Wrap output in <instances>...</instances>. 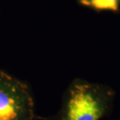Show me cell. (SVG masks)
Listing matches in <instances>:
<instances>
[{
  "instance_id": "6da1fadb",
  "label": "cell",
  "mask_w": 120,
  "mask_h": 120,
  "mask_svg": "<svg viewBox=\"0 0 120 120\" xmlns=\"http://www.w3.org/2000/svg\"><path fill=\"white\" fill-rule=\"evenodd\" d=\"M109 98V93L98 85L76 78L64 93L59 111L39 120H99L106 113Z\"/></svg>"
},
{
  "instance_id": "7a4b0ae2",
  "label": "cell",
  "mask_w": 120,
  "mask_h": 120,
  "mask_svg": "<svg viewBox=\"0 0 120 120\" xmlns=\"http://www.w3.org/2000/svg\"><path fill=\"white\" fill-rule=\"evenodd\" d=\"M39 117L29 86L0 70V120H37Z\"/></svg>"
},
{
  "instance_id": "3957f363",
  "label": "cell",
  "mask_w": 120,
  "mask_h": 120,
  "mask_svg": "<svg viewBox=\"0 0 120 120\" xmlns=\"http://www.w3.org/2000/svg\"><path fill=\"white\" fill-rule=\"evenodd\" d=\"M120 0H79L82 5L96 10H109L117 11L119 9Z\"/></svg>"
}]
</instances>
